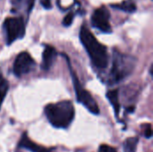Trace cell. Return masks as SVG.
<instances>
[{
    "mask_svg": "<svg viewBox=\"0 0 153 152\" xmlns=\"http://www.w3.org/2000/svg\"><path fill=\"white\" fill-rule=\"evenodd\" d=\"M107 98L108 99L110 104L112 105L117 117H118L119 111H120V103H119V99H118V90H112L108 91Z\"/></svg>",
    "mask_w": 153,
    "mask_h": 152,
    "instance_id": "30bf717a",
    "label": "cell"
},
{
    "mask_svg": "<svg viewBox=\"0 0 153 152\" xmlns=\"http://www.w3.org/2000/svg\"><path fill=\"white\" fill-rule=\"evenodd\" d=\"M7 90H8V83L4 79L1 78L0 79V108H1V105L3 103L4 98H5Z\"/></svg>",
    "mask_w": 153,
    "mask_h": 152,
    "instance_id": "5bb4252c",
    "label": "cell"
},
{
    "mask_svg": "<svg viewBox=\"0 0 153 152\" xmlns=\"http://www.w3.org/2000/svg\"><path fill=\"white\" fill-rule=\"evenodd\" d=\"M3 30L5 34L6 44L11 45L17 39H22L25 35V24L22 17H8L3 23Z\"/></svg>",
    "mask_w": 153,
    "mask_h": 152,
    "instance_id": "277c9868",
    "label": "cell"
},
{
    "mask_svg": "<svg viewBox=\"0 0 153 152\" xmlns=\"http://www.w3.org/2000/svg\"><path fill=\"white\" fill-rule=\"evenodd\" d=\"M110 13L104 5L97 8L91 15V25L104 33H111L112 28L109 22Z\"/></svg>",
    "mask_w": 153,
    "mask_h": 152,
    "instance_id": "8992f818",
    "label": "cell"
},
{
    "mask_svg": "<svg viewBox=\"0 0 153 152\" xmlns=\"http://www.w3.org/2000/svg\"><path fill=\"white\" fill-rule=\"evenodd\" d=\"M18 147L19 148H22V149H26V150H29L31 152H52L51 150H48L45 147H42V146H39V145H37L35 142H33L32 141H30L26 133H24L19 142V144H18Z\"/></svg>",
    "mask_w": 153,
    "mask_h": 152,
    "instance_id": "9c48e42d",
    "label": "cell"
},
{
    "mask_svg": "<svg viewBox=\"0 0 153 152\" xmlns=\"http://www.w3.org/2000/svg\"><path fill=\"white\" fill-rule=\"evenodd\" d=\"M139 139L137 137H130L124 142V152H136Z\"/></svg>",
    "mask_w": 153,
    "mask_h": 152,
    "instance_id": "7c38bea8",
    "label": "cell"
},
{
    "mask_svg": "<svg viewBox=\"0 0 153 152\" xmlns=\"http://www.w3.org/2000/svg\"><path fill=\"white\" fill-rule=\"evenodd\" d=\"M79 37L93 65L98 69L107 68L108 65V55L107 47L99 42V40L85 25L81 27Z\"/></svg>",
    "mask_w": 153,
    "mask_h": 152,
    "instance_id": "6da1fadb",
    "label": "cell"
},
{
    "mask_svg": "<svg viewBox=\"0 0 153 152\" xmlns=\"http://www.w3.org/2000/svg\"><path fill=\"white\" fill-rule=\"evenodd\" d=\"M111 6L115 9H118L126 13H134L137 9L134 0H125L120 4H111Z\"/></svg>",
    "mask_w": 153,
    "mask_h": 152,
    "instance_id": "8fae6325",
    "label": "cell"
},
{
    "mask_svg": "<svg viewBox=\"0 0 153 152\" xmlns=\"http://www.w3.org/2000/svg\"><path fill=\"white\" fill-rule=\"evenodd\" d=\"M34 1L35 0H12V4L16 8H20L21 5L23 3H25V4L27 5V12L30 13V11L32 10L33 5H34Z\"/></svg>",
    "mask_w": 153,
    "mask_h": 152,
    "instance_id": "4fadbf2b",
    "label": "cell"
},
{
    "mask_svg": "<svg viewBox=\"0 0 153 152\" xmlns=\"http://www.w3.org/2000/svg\"><path fill=\"white\" fill-rule=\"evenodd\" d=\"M42 5L46 8V9H50L51 8V3L50 0H42L41 1Z\"/></svg>",
    "mask_w": 153,
    "mask_h": 152,
    "instance_id": "ac0fdd59",
    "label": "cell"
},
{
    "mask_svg": "<svg viewBox=\"0 0 153 152\" xmlns=\"http://www.w3.org/2000/svg\"><path fill=\"white\" fill-rule=\"evenodd\" d=\"M144 136L145 138L150 139L152 136V125L150 124H147L145 125V129H144Z\"/></svg>",
    "mask_w": 153,
    "mask_h": 152,
    "instance_id": "e0dca14e",
    "label": "cell"
},
{
    "mask_svg": "<svg viewBox=\"0 0 153 152\" xmlns=\"http://www.w3.org/2000/svg\"><path fill=\"white\" fill-rule=\"evenodd\" d=\"M44 111L49 123L56 128H67L74 118V108L69 100L48 104Z\"/></svg>",
    "mask_w": 153,
    "mask_h": 152,
    "instance_id": "7a4b0ae2",
    "label": "cell"
},
{
    "mask_svg": "<svg viewBox=\"0 0 153 152\" xmlns=\"http://www.w3.org/2000/svg\"><path fill=\"white\" fill-rule=\"evenodd\" d=\"M74 13H67V15H65V17L64 18L63 20V25L65 26V27H68L72 24L73 21H74Z\"/></svg>",
    "mask_w": 153,
    "mask_h": 152,
    "instance_id": "9a60e30c",
    "label": "cell"
},
{
    "mask_svg": "<svg viewBox=\"0 0 153 152\" xmlns=\"http://www.w3.org/2000/svg\"><path fill=\"white\" fill-rule=\"evenodd\" d=\"M99 152H117V150L109 145L107 144H102L100 145V149H99Z\"/></svg>",
    "mask_w": 153,
    "mask_h": 152,
    "instance_id": "2e32d148",
    "label": "cell"
},
{
    "mask_svg": "<svg viewBox=\"0 0 153 152\" xmlns=\"http://www.w3.org/2000/svg\"><path fill=\"white\" fill-rule=\"evenodd\" d=\"M136 65V60L131 56L114 50L112 68L109 75V82L111 84L117 83L130 75Z\"/></svg>",
    "mask_w": 153,
    "mask_h": 152,
    "instance_id": "3957f363",
    "label": "cell"
},
{
    "mask_svg": "<svg viewBox=\"0 0 153 152\" xmlns=\"http://www.w3.org/2000/svg\"><path fill=\"white\" fill-rule=\"evenodd\" d=\"M57 52L55 47L46 45L44 51L42 53V63H41V68L45 71L49 70L51 66L54 65L56 59Z\"/></svg>",
    "mask_w": 153,
    "mask_h": 152,
    "instance_id": "ba28073f",
    "label": "cell"
},
{
    "mask_svg": "<svg viewBox=\"0 0 153 152\" xmlns=\"http://www.w3.org/2000/svg\"><path fill=\"white\" fill-rule=\"evenodd\" d=\"M70 67V71H71V74H72V78H73V82H74V90L76 93V98L79 103H82L91 114L93 115H99L100 114V108L99 106L96 102V100L93 99V97L91 96V94L87 91L86 90H84L81 84V82H79L76 74L74 73V72L72 70L71 66Z\"/></svg>",
    "mask_w": 153,
    "mask_h": 152,
    "instance_id": "5b68a950",
    "label": "cell"
},
{
    "mask_svg": "<svg viewBox=\"0 0 153 152\" xmlns=\"http://www.w3.org/2000/svg\"><path fill=\"white\" fill-rule=\"evenodd\" d=\"M35 66V61L28 52H21L15 58L13 71L14 75L21 77L29 73Z\"/></svg>",
    "mask_w": 153,
    "mask_h": 152,
    "instance_id": "52a82bcc",
    "label": "cell"
}]
</instances>
